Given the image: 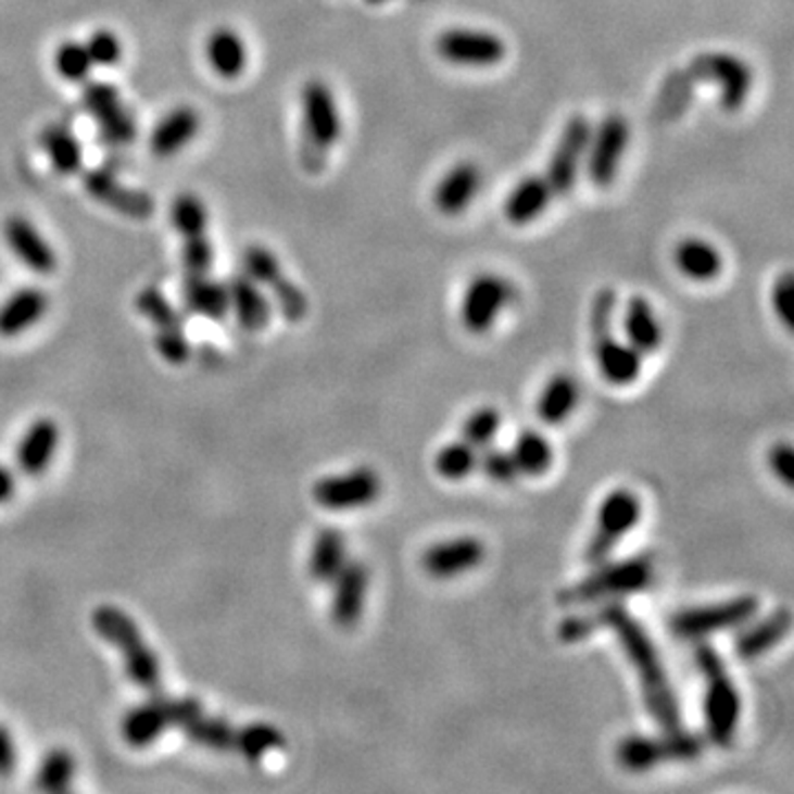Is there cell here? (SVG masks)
<instances>
[{
    "instance_id": "45",
    "label": "cell",
    "mask_w": 794,
    "mask_h": 794,
    "mask_svg": "<svg viewBox=\"0 0 794 794\" xmlns=\"http://www.w3.org/2000/svg\"><path fill=\"white\" fill-rule=\"evenodd\" d=\"M501 428V415L496 408L492 406H483V408H477L475 413L468 415V419L464 421V442H468L470 446H475L477 451L479 449H486L490 446V442L496 438V432Z\"/></svg>"
},
{
    "instance_id": "52",
    "label": "cell",
    "mask_w": 794,
    "mask_h": 794,
    "mask_svg": "<svg viewBox=\"0 0 794 794\" xmlns=\"http://www.w3.org/2000/svg\"><path fill=\"white\" fill-rule=\"evenodd\" d=\"M16 746H14V738L12 731L0 724V777H10L16 768Z\"/></svg>"
},
{
    "instance_id": "49",
    "label": "cell",
    "mask_w": 794,
    "mask_h": 794,
    "mask_svg": "<svg viewBox=\"0 0 794 794\" xmlns=\"http://www.w3.org/2000/svg\"><path fill=\"white\" fill-rule=\"evenodd\" d=\"M770 303H772V312L774 316L783 323L785 329L794 327V276L790 272H785L783 276H779L772 285L770 292Z\"/></svg>"
},
{
    "instance_id": "20",
    "label": "cell",
    "mask_w": 794,
    "mask_h": 794,
    "mask_svg": "<svg viewBox=\"0 0 794 794\" xmlns=\"http://www.w3.org/2000/svg\"><path fill=\"white\" fill-rule=\"evenodd\" d=\"M83 188L93 201L124 216V219L147 222L155 214V199L147 190L124 184L106 166L83 171Z\"/></svg>"
},
{
    "instance_id": "42",
    "label": "cell",
    "mask_w": 794,
    "mask_h": 794,
    "mask_svg": "<svg viewBox=\"0 0 794 794\" xmlns=\"http://www.w3.org/2000/svg\"><path fill=\"white\" fill-rule=\"evenodd\" d=\"M76 777V757L74 753H68L66 748H51L38 770H36V779L34 785L40 792H64L71 787Z\"/></svg>"
},
{
    "instance_id": "12",
    "label": "cell",
    "mask_w": 794,
    "mask_h": 794,
    "mask_svg": "<svg viewBox=\"0 0 794 794\" xmlns=\"http://www.w3.org/2000/svg\"><path fill=\"white\" fill-rule=\"evenodd\" d=\"M640 517L642 505L631 490H612L598 508L594 532L585 547V560L590 565L605 563L618 543L640 524Z\"/></svg>"
},
{
    "instance_id": "19",
    "label": "cell",
    "mask_w": 794,
    "mask_h": 794,
    "mask_svg": "<svg viewBox=\"0 0 794 794\" xmlns=\"http://www.w3.org/2000/svg\"><path fill=\"white\" fill-rule=\"evenodd\" d=\"M382 492V481L374 468L360 466L342 475H327L318 479L312 488L314 501L325 511L346 513L367 508L378 501Z\"/></svg>"
},
{
    "instance_id": "26",
    "label": "cell",
    "mask_w": 794,
    "mask_h": 794,
    "mask_svg": "<svg viewBox=\"0 0 794 794\" xmlns=\"http://www.w3.org/2000/svg\"><path fill=\"white\" fill-rule=\"evenodd\" d=\"M203 55L205 62L210 66L212 74L222 80H239L250 62V53H248V45L243 40V36L228 27H214L203 45Z\"/></svg>"
},
{
    "instance_id": "1",
    "label": "cell",
    "mask_w": 794,
    "mask_h": 794,
    "mask_svg": "<svg viewBox=\"0 0 794 794\" xmlns=\"http://www.w3.org/2000/svg\"><path fill=\"white\" fill-rule=\"evenodd\" d=\"M598 614L603 629H612L616 633L627 660L635 669L648 715L656 719L663 731L682 729L680 702L652 635L622 603L609 601L598 609Z\"/></svg>"
},
{
    "instance_id": "2",
    "label": "cell",
    "mask_w": 794,
    "mask_h": 794,
    "mask_svg": "<svg viewBox=\"0 0 794 794\" xmlns=\"http://www.w3.org/2000/svg\"><path fill=\"white\" fill-rule=\"evenodd\" d=\"M96 633L113 644L124 663L128 680L147 693H160L162 689V663L157 654L143 640L135 620L115 605H100L91 614Z\"/></svg>"
},
{
    "instance_id": "47",
    "label": "cell",
    "mask_w": 794,
    "mask_h": 794,
    "mask_svg": "<svg viewBox=\"0 0 794 794\" xmlns=\"http://www.w3.org/2000/svg\"><path fill=\"white\" fill-rule=\"evenodd\" d=\"M181 265L186 274H210L214 265V245L205 235L181 239Z\"/></svg>"
},
{
    "instance_id": "27",
    "label": "cell",
    "mask_w": 794,
    "mask_h": 794,
    "mask_svg": "<svg viewBox=\"0 0 794 794\" xmlns=\"http://www.w3.org/2000/svg\"><path fill=\"white\" fill-rule=\"evenodd\" d=\"M60 444V428L53 419L40 417L29 424L16 446V466L27 477H40L53 462Z\"/></svg>"
},
{
    "instance_id": "10",
    "label": "cell",
    "mask_w": 794,
    "mask_h": 794,
    "mask_svg": "<svg viewBox=\"0 0 794 794\" xmlns=\"http://www.w3.org/2000/svg\"><path fill=\"white\" fill-rule=\"evenodd\" d=\"M243 274H248L254 282H259L265 290H269L274 305L278 307V312L282 314L285 320L290 323H301L305 320L307 312H310V301L307 294L301 290V287L285 274L280 261L276 259V254L261 245V243H252L243 250Z\"/></svg>"
},
{
    "instance_id": "17",
    "label": "cell",
    "mask_w": 794,
    "mask_h": 794,
    "mask_svg": "<svg viewBox=\"0 0 794 794\" xmlns=\"http://www.w3.org/2000/svg\"><path fill=\"white\" fill-rule=\"evenodd\" d=\"M515 301V285L494 272L477 274L462 299V325L466 331L481 336L494 327L501 312Z\"/></svg>"
},
{
    "instance_id": "11",
    "label": "cell",
    "mask_w": 794,
    "mask_h": 794,
    "mask_svg": "<svg viewBox=\"0 0 794 794\" xmlns=\"http://www.w3.org/2000/svg\"><path fill=\"white\" fill-rule=\"evenodd\" d=\"M80 102L85 113L96 122L98 135L106 147L124 149L137 139V119L113 83L87 80Z\"/></svg>"
},
{
    "instance_id": "53",
    "label": "cell",
    "mask_w": 794,
    "mask_h": 794,
    "mask_svg": "<svg viewBox=\"0 0 794 794\" xmlns=\"http://www.w3.org/2000/svg\"><path fill=\"white\" fill-rule=\"evenodd\" d=\"M14 494H16V475L8 466L0 464V505L12 501Z\"/></svg>"
},
{
    "instance_id": "51",
    "label": "cell",
    "mask_w": 794,
    "mask_h": 794,
    "mask_svg": "<svg viewBox=\"0 0 794 794\" xmlns=\"http://www.w3.org/2000/svg\"><path fill=\"white\" fill-rule=\"evenodd\" d=\"M768 464H770L772 475L781 483L792 486V481H794V455H792V449L787 444L772 446V451L768 455Z\"/></svg>"
},
{
    "instance_id": "3",
    "label": "cell",
    "mask_w": 794,
    "mask_h": 794,
    "mask_svg": "<svg viewBox=\"0 0 794 794\" xmlns=\"http://www.w3.org/2000/svg\"><path fill=\"white\" fill-rule=\"evenodd\" d=\"M342 137V113L331 87L312 78L301 89V166L318 175L327 166V155Z\"/></svg>"
},
{
    "instance_id": "32",
    "label": "cell",
    "mask_w": 794,
    "mask_h": 794,
    "mask_svg": "<svg viewBox=\"0 0 794 794\" xmlns=\"http://www.w3.org/2000/svg\"><path fill=\"white\" fill-rule=\"evenodd\" d=\"M181 299L190 314L205 320L219 323L230 312L226 282L210 278V274H186L181 285Z\"/></svg>"
},
{
    "instance_id": "13",
    "label": "cell",
    "mask_w": 794,
    "mask_h": 794,
    "mask_svg": "<svg viewBox=\"0 0 794 794\" xmlns=\"http://www.w3.org/2000/svg\"><path fill=\"white\" fill-rule=\"evenodd\" d=\"M135 310L147 318L155 331V349L168 365H186L190 360V342L181 314L155 285L143 287L135 297Z\"/></svg>"
},
{
    "instance_id": "28",
    "label": "cell",
    "mask_w": 794,
    "mask_h": 794,
    "mask_svg": "<svg viewBox=\"0 0 794 794\" xmlns=\"http://www.w3.org/2000/svg\"><path fill=\"white\" fill-rule=\"evenodd\" d=\"M49 312V297L42 287H21L0 303V338H18L38 325Z\"/></svg>"
},
{
    "instance_id": "25",
    "label": "cell",
    "mask_w": 794,
    "mask_h": 794,
    "mask_svg": "<svg viewBox=\"0 0 794 794\" xmlns=\"http://www.w3.org/2000/svg\"><path fill=\"white\" fill-rule=\"evenodd\" d=\"M481 184L483 173L475 162H457L432 188V205L444 216H459L472 205Z\"/></svg>"
},
{
    "instance_id": "22",
    "label": "cell",
    "mask_w": 794,
    "mask_h": 794,
    "mask_svg": "<svg viewBox=\"0 0 794 794\" xmlns=\"http://www.w3.org/2000/svg\"><path fill=\"white\" fill-rule=\"evenodd\" d=\"M331 620L340 629H351L360 622L365 612L367 590H369V569L363 560H346L340 574L331 581Z\"/></svg>"
},
{
    "instance_id": "21",
    "label": "cell",
    "mask_w": 794,
    "mask_h": 794,
    "mask_svg": "<svg viewBox=\"0 0 794 794\" xmlns=\"http://www.w3.org/2000/svg\"><path fill=\"white\" fill-rule=\"evenodd\" d=\"M3 237L10 252L34 274L51 276L58 269V254L45 235L27 219V216L12 214L5 219Z\"/></svg>"
},
{
    "instance_id": "6",
    "label": "cell",
    "mask_w": 794,
    "mask_h": 794,
    "mask_svg": "<svg viewBox=\"0 0 794 794\" xmlns=\"http://www.w3.org/2000/svg\"><path fill=\"white\" fill-rule=\"evenodd\" d=\"M654 576L656 565L648 554H638L609 565L598 563V569H594L585 579L558 592V605H583L635 594L652 585Z\"/></svg>"
},
{
    "instance_id": "5",
    "label": "cell",
    "mask_w": 794,
    "mask_h": 794,
    "mask_svg": "<svg viewBox=\"0 0 794 794\" xmlns=\"http://www.w3.org/2000/svg\"><path fill=\"white\" fill-rule=\"evenodd\" d=\"M614 314L616 292L603 287L594 294L590 312V329L594 340V355L598 374L614 387H629L640 378L642 355L629 344L614 338Z\"/></svg>"
},
{
    "instance_id": "9",
    "label": "cell",
    "mask_w": 794,
    "mask_h": 794,
    "mask_svg": "<svg viewBox=\"0 0 794 794\" xmlns=\"http://www.w3.org/2000/svg\"><path fill=\"white\" fill-rule=\"evenodd\" d=\"M704 753V740L695 733L665 731L660 738L629 735L616 746V761L629 772H644L665 764L695 761Z\"/></svg>"
},
{
    "instance_id": "44",
    "label": "cell",
    "mask_w": 794,
    "mask_h": 794,
    "mask_svg": "<svg viewBox=\"0 0 794 794\" xmlns=\"http://www.w3.org/2000/svg\"><path fill=\"white\" fill-rule=\"evenodd\" d=\"M436 472L446 481H462L479 466V453L468 442H453L438 451Z\"/></svg>"
},
{
    "instance_id": "33",
    "label": "cell",
    "mask_w": 794,
    "mask_h": 794,
    "mask_svg": "<svg viewBox=\"0 0 794 794\" xmlns=\"http://www.w3.org/2000/svg\"><path fill=\"white\" fill-rule=\"evenodd\" d=\"M790 627H792L790 609L785 607L774 609L764 620L751 625L735 638L733 652L740 660H755L768 654L774 644H779L787 635Z\"/></svg>"
},
{
    "instance_id": "50",
    "label": "cell",
    "mask_w": 794,
    "mask_h": 794,
    "mask_svg": "<svg viewBox=\"0 0 794 794\" xmlns=\"http://www.w3.org/2000/svg\"><path fill=\"white\" fill-rule=\"evenodd\" d=\"M601 629H603V622H601V614L596 609L588 616H571V618L560 620V625L556 629V635H558L560 642L574 644V642L588 640L592 633H596Z\"/></svg>"
},
{
    "instance_id": "23",
    "label": "cell",
    "mask_w": 794,
    "mask_h": 794,
    "mask_svg": "<svg viewBox=\"0 0 794 794\" xmlns=\"http://www.w3.org/2000/svg\"><path fill=\"white\" fill-rule=\"evenodd\" d=\"M486 558L483 541L475 537H457L432 543L421 554V569L432 579H455L477 569Z\"/></svg>"
},
{
    "instance_id": "31",
    "label": "cell",
    "mask_w": 794,
    "mask_h": 794,
    "mask_svg": "<svg viewBox=\"0 0 794 794\" xmlns=\"http://www.w3.org/2000/svg\"><path fill=\"white\" fill-rule=\"evenodd\" d=\"M554 203L552 190L539 175H528L521 179L503 201V219L515 228H526L545 214Z\"/></svg>"
},
{
    "instance_id": "14",
    "label": "cell",
    "mask_w": 794,
    "mask_h": 794,
    "mask_svg": "<svg viewBox=\"0 0 794 794\" xmlns=\"http://www.w3.org/2000/svg\"><path fill=\"white\" fill-rule=\"evenodd\" d=\"M590 135H592V124L585 115H571L556 139V147L550 155V162L545 166V171L541 173V177L545 179V184L552 190L554 201L560 197H567L576 181H579L583 162H585V151L590 143Z\"/></svg>"
},
{
    "instance_id": "35",
    "label": "cell",
    "mask_w": 794,
    "mask_h": 794,
    "mask_svg": "<svg viewBox=\"0 0 794 794\" xmlns=\"http://www.w3.org/2000/svg\"><path fill=\"white\" fill-rule=\"evenodd\" d=\"M622 329H625L627 342L640 355L656 353L665 340L663 325H660L654 307L648 305V301L644 297H631L627 301L625 316H622Z\"/></svg>"
},
{
    "instance_id": "16",
    "label": "cell",
    "mask_w": 794,
    "mask_h": 794,
    "mask_svg": "<svg viewBox=\"0 0 794 794\" xmlns=\"http://www.w3.org/2000/svg\"><path fill=\"white\" fill-rule=\"evenodd\" d=\"M432 49L440 60L464 68H490L508 55V45L499 34L472 27L444 29L432 42Z\"/></svg>"
},
{
    "instance_id": "40",
    "label": "cell",
    "mask_w": 794,
    "mask_h": 794,
    "mask_svg": "<svg viewBox=\"0 0 794 794\" xmlns=\"http://www.w3.org/2000/svg\"><path fill=\"white\" fill-rule=\"evenodd\" d=\"M168 219L173 230L181 239H188L207 232L210 212L205 201L197 192H179L171 203Z\"/></svg>"
},
{
    "instance_id": "39",
    "label": "cell",
    "mask_w": 794,
    "mask_h": 794,
    "mask_svg": "<svg viewBox=\"0 0 794 794\" xmlns=\"http://www.w3.org/2000/svg\"><path fill=\"white\" fill-rule=\"evenodd\" d=\"M511 455L517 464L519 475H528V477H541L543 472H547L552 468V459H554L550 442L541 436L539 430H532V428L519 432Z\"/></svg>"
},
{
    "instance_id": "34",
    "label": "cell",
    "mask_w": 794,
    "mask_h": 794,
    "mask_svg": "<svg viewBox=\"0 0 794 794\" xmlns=\"http://www.w3.org/2000/svg\"><path fill=\"white\" fill-rule=\"evenodd\" d=\"M673 263L682 276L695 282L715 280L724 269V256L715 243L702 237H686L673 250Z\"/></svg>"
},
{
    "instance_id": "18",
    "label": "cell",
    "mask_w": 794,
    "mask_h": 794,
    "mask_svg": "<svg viewBox=\"0 0 794 794\" xmlns=\"http://www.w3.org/2000/svg\"><path fill=\"white\" fill-rule=\"evenodd\" d=\"M757 612L759 601L755 596H735L713 605L682 609L671 618L669 627L682 640H702L715 631L746 625Z\"/></svg>"
},
{
    "instance_id": "54",
    "label": "cell",
    "mask_w": 794,
    "mask_h": 794,
    "mask_svg": "<svg viewBox=\"0 0 794 794\" xmlns=\"http://www.w3.org/2000/svg\"><path fill=\"white\" fill-rule=\"evenodd\" d=\"M367 3H369V5H385L387 0H367Z\"/></svg>"
},
{
    "instance_id": "37",
    "label": "cell",
    "mask_w": 794,
    "mask_h": 794,
    "mask_svg": "<svg viewBox=\"0 0 794 794\" xmlns=\"http://www.w3.org/2000/svg\"><path fill=\"white\" fill-rule=\"evenodd\" d=\"M576 404H579V385L569 374H556L539 395L537 415L543 424L558 426L576 411Z\"/></svg>"
},
{
    "instance_id": "30",
    "label": "cell",
    "mask_w": 794,
    "mask_h": 794,
    "mask_svg": "<svg viewBox=\"0 0 794 794\" xmlns=\"http://www.w3.org/2000/svg\"><path fill=\"white\" fill-rule=\"evenodd\" d=\"M38 141L42 153L47 155L49 166L58 175L74 177L85 171V149L68 124L49 122L47 126H42Z\"/></svg>"
},
{
    "instance_id": "8",
    "label": "cell",
    "mask_w": 794,
    "mask_h": 794,
    "mask_svg": "<svg viewBox=\"0 0 794 794\" xmlns=\"http://www.w3.org/2000/svg\"><path fill=\"white\" fill-rule=\"evenodd\" d=\"M671 78L680 83H713L719 91V106L727 113H738L744 109L755 74L744 58L729 51H706L691 60V64Z\"/></svg>"
},
{
    "instance_id": "41",
    "label": "cell",
    "mask_w": 794,
    "mask_h": 794,
    "mask_svg": "<svg viewBox=\"0 0 794 794\" xmlns=\"http://www.w3.org/2000/svg\"><path fill=\"white\" fill-rule=\"evenodd\" d=\"M280 748H285V735L267 721H252V724L237 729L235 751L252 764H259L265 755Z\"/></svg>"
},
{
    "instance_id": "43",
    "label": "cell",
    "mask_w": 794,
    "mask_h": 794,
    "mask_svg": "<svg viewBox=\"0 0 794 794\" xmlns=\"http://www.w3.org/2000/svg\"><path fill=\"white\" fill-rule=\"evenodd\" d=\"M53 68L55 74L68 83V85H85L91 80L93 74V62L91 55L80 40H64L58 45L53 53Z\"/></svg>"
},
{
    "instance_id": "15",
    "label": "cell",
    "mask_w": 794,
    "mask_h": 794,
    "mask_svg": "<svg viewBox=\"0 0 794 794\" xmlns=\"http://www.w3.org/2000/svg\"><path fill=\"white\" fill-rule=\"evenodd\" d=\"M631 141V126L622 113H609L590 135L585 151L588 177L596 188H609L620 173L625 153Z\"/></svg>"
},
{
    "instance_id": "38",
    "label": "cell",
    "mask_w": 794,
    "mask_h": 794,
    "mask_svg": "<svg viewBox=\"0 0 794 794\" xmlns=\"http://www.w3.org/2000/svg\"><path fill=\"white\" fill-rule=\"evenodd\" d=\"M181 731L192 746H199L205 751H216V753L235 751L237 729L226 717L199 713L194 719L188 721Z\"/></svg>"
},
{
    "instance_id": "48",
    "label": "cell",
    "mask_w": 794,
    "mask_h": 794,
    "mask_svg": "<svg viewBox=\"0 0 794 794\" xmlns=\"http://www.w3.org/2000/svg\"><path fill=\"white\" fill-rule=\"evenodd\" d=\"M477 468H481L483 475L494 483H513L519 475L517 464L511 453H505L501 449H488V446H486V453L479 455Z\"/></svg>"
},
{
    "instance_id": "7",
    "label": "cell",
    "mask_w": 794,
    "mask_h": 794,
    "mask_svg": "<svg viewBox=\"0 0 794 794\" xmlns=\"http://www.w3.org/2000/svg\"><path fill=\"white\" fill-rule=\"evenodd\" d=\"M199 713H203L199 697H164L153 693L151 700L133 706L122 717L119 733L130 748L141 751L153 746L166 731L184 729Z\"/></svg>"
},
{
    "instance_id": "46",
    "label": "cell",
    "mask_w": 794,
    "mask_h": 794,
    "mask_svg": "<svg viewBox=\"0 0 794 794\" xmlns=\"http://www.w3.org/2000/svg\"><path fill=\"white\" fill-rule=\"evenodd\" d=\"M85 47L91 55V62L93 66H115L119 64L122 55H124V47H122V40L117 38L115 31L106 29V27H100V29H93L89 34V38L85 40Z\"/></svg>"
},
{
    "instance_id": "4",
    "label": "cell",
    "mask_w": 794,
    "mask_h": 794,
    "mask_svg": "<svg viewBox=\"0 0 794 794\" xmlns=\"http://www.w3.org/2000/svg\"><path fill=\"white\" fill-rule=\"evenodd\" d=\"M695 665L704 680V717L713 744L729 748L738 735L742 697L721 656L706 642L695 648Z\"/></svg>"
},
{
    "instance_id": "24",
    "label": "cell",
    "mask_w": 794,
    "mask_h": 794,
    "mask_svg": "<svg viewBox=\"0 0 794 794\" xmlns=\"http://www.w3.org/2000/svg\"><path fill=\"white\" fill-rule=\"evenodd\" d=\"M201 133V113L190 104L171 109L151 130L149 149L157 160H171L186 151Z\"/></svg>"
},
{
    "instance_id": "36",
    "label": "cell",
    "mask_w": 794,
    "mask_h": 794,
    "mask_svg": "<svg viewBox=\"0 0 794 794\" xmlns=\"http://www.w3.org/2000/svg\"><path fill=\"white\" fill-rule=\"evenodd\" d=\"M346 563V541L338 528H323L314 537L307 569L312 581L320 585H331Z\"/></svg>"
},
{
    "instance_id": "29",
    "label": "cell",
    "mask_w": 794,
    "mask_h": 794,
    "mask_svg": "<svg viewBox=\"0 0 794 794\" xmlns=\"http://www.w3.org/2000/svg\"><path fill=\"white\" fill-rule=\"evenodd\" d=\"M228 301H230V310L237 318V323L245 329V331H263L269 320H272V312L274 305L272 301L263 294V287L259 282H254L248 274H237L232 276L228 282Z\"/></svg>"
}]
</instances>
